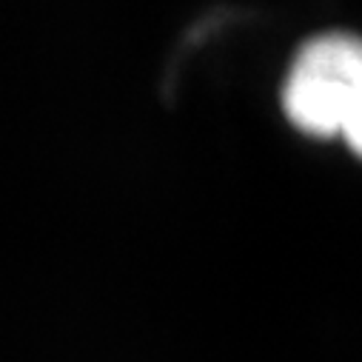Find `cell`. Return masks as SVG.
Wrapping results in <instances>:
<instances>
[{"mask_svg":"<svg viewBox=\"0 0 362 362\" xmlns=\"http://www.w3.org/2000/svg\"><path fill=\"white\" fill-rule=\"evenodd\" d=\"M277 109L303 140L339 146L362 163V32L325 26L305 35L280 71Z\"/></svg>","mask_w":362,"mask_h":362,"instance_id":"obj_1","label":"cell"}]
</instances>
